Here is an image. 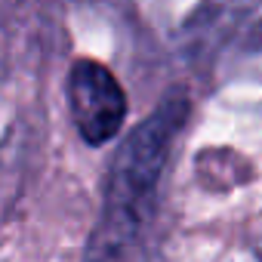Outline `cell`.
Returning <instances> with one entry per match:
<instances>
[{"mask_svg":"<svg viewBox=\"0 0 262 262\" xmlns=\"http://www.w3.org/2000/svg\"><path fill=\"white\" fill-rule=\"evenodd\" d=\"M185 117L188 99L170 93L120 142L108 173L105 207L90 231L83 262H158V185Z\"/></svg>","mask_w":262,"mask_h":262,"instance_id":"1","label":"cell"},{"mask_svg":"<svg viewBox=\"0 0 262 262\" xmlns=\"http://www.w3.org/2000/svg\"><path fill=\"white\" fill-rule=\"evenodd\" d=\"M68 102L77 133L90 145H105L114 139L126 117V96L117 77L96 59L74 62L68 74Z\"/></svg>","mask_w":262,"mask_h":262,"instance_id":"2","label":"cell"}]
</instances>
